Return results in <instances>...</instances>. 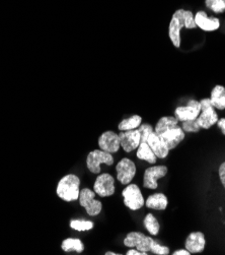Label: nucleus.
Returning a JSON list of instances; mask_svg holds the SVG:
<instances>
[{
    "mask_svg": "<svg viewBox=\"0 0 225 255\" xmlns=\"http://www.w3.org/2000/svg\"><path fill=\"white\" fill-rule=\"evenodd\" d=\"M183 28L195 29L196 23L194 13L191 10L180 8L172 14L168 27V37L176 48L181 47V31Z\"/></svg>",
    "mask_w": 225,
    "mask_h": 255,
    "instance_id": "obj_1",
    "label": "nucleus"
},
{
    "mask_svg": "<svg viewBox=\"0 0 225 255\" xmlns=\"http://www.w3.org/2000/svg\"><path fill=\"white\" fill-rule=\"evenodd\" d=\"M80 179L74 174L64 176L59 181L56 192L57 195L64 201L77 200L80 192Z\"/></svg>",
    "mask_w": 225,
    "mask_h": 255,
    "instance_id": "obj_2",
    "label": "nucleus"
},
{
    "mask_svg": "<svg viewBox=\"0 0 225 255\" xmlns=\"http://www.w3.org/2000/svg\"><path fill=\"white\" fill-rule=\"evenodd\" d=\"M200 104H201V112L197 118V122L201 129H209L218 121L217 112L211 103L210 98L202 99L200 101Z\"/></svg>",
    "mask_w": 225,
    "mask_h": 255,
    "instance_id": "obj_3",
    "label": "nucleus"
},
{
    "mask_svg": "<svg viewBox=\"0 0 225 255\" xmlns=\"http://www.w3.org/2000/svg\"><path fill=\"white\" fill-rule=\"evenodd\" d=\"M102 164L112 166L114 164V158L112 154L103 149H94L90 151L86 158V166L88 170L93 174H98L101 172Z\"/></svg>",
    "mask_w": 225,
    "mask_h": 255,
    "instance_id": "obj_4",
    "label": "nucleus"
},
{
    "mask_svg": "<svg viewBox=\"0 0 225 255\" xmlns=\"http://www.w3.org/2000/svg\"><path fill=\"white\" fill-rule=\"evenodd\" d=\"M95 192L88 189V188H83L79 192V205L85 209L86 213L90 217H95L99 213L102 212L103 205L99 200L94 199Z\"/></svg>",
    "mask_w": 225,
    "mask_h": 255,
    "instance_id": "obj_5",
    "label": "nucleus"
},
{
    "mask_svg": "<svg viewBox=\"0 0 225 255\" xmlns=\"http://www.w3.org/2000/svg\"><path fill=\"white\" fill-rule=\"evenodd\" d=\"M122 195L124 197L125 206L131 211L140 210L145 205L141 190L136 184H129L123 190Z\"/></svg>",
    "mask_w": 225,
    "mask_h": 255,
    "instance_id": "obj_6",
    "label": "nucleus"
},
{
    "mask_svg": "<svg viewBox=\"0 0 225 255\" xmlns=\"http://www.w3.org/2000/svg\"><path fill=\"white\" fill-rule=\"evenodd\" d=\"M153 238L145 236L140 232H131L124 239V245L129 248H136L142 252H149L151 249Z\"/></svg>",
    "mask_w": 225,
    "mask_h": 255,
    "instance_id": "obj_7",
    "label": "nucleus"
},
{
    "mask_svg": "<svg viewBox=\"0 0 225 255\" xmlns=\"http://www.w3.org/2000/svg\"><path fill=\"white\" fill-rule=\"evenodd\" d=\"M117 179L124 185H128L136 174V166L130 159H122L116 167Z\"/></svg>",
    "mask_w": 225,
    "mask_h": 255,
    "instance_id": "obj_8",
    "label": "nucleus"
},
{
    "mask_svg": "<svg viewBox=\"0 0 225 255\" xmlns=\"http://www.w3.org/2000/svg\"><path fill=\"white\" fill-rule=\"evenodd\" d=\"M93 191L102 197H108L115 193V179L112 175L105 173L99 175L93 184Z\"/></svg>",
    "mask_w": 225,
    "mask_h": 255,
    "instance_id": "obj_9",
    "label": "nucleus"
},
{
    "mask_svg": "<svg viewBox=\"0 0 225 255\" xmlns=\"http://www.w3.org/2000/svg\"><path fill=\"white\" fill-rule=\"evenodd\" d=\"M200 112H201V104H200V102L196 100H190L186 106H180L174 110V117L181 122L195 120L198 118Z\"/></svg>",
    "mask_w": 225,
    "mask_h": 255,
    "instance_id": "obj_10",
    "label": "nucleus"
},
{
    "mask_svg": "<svg viewBox=\"0 0 225 255\" xmlns=\"http://www.w3.org/2000/svg\"><path fill=\"white\" fill-rule=\"evenodd\" d=\"M168 170L165 166H152L145 170L143 185L148 189H156L158 187L157 180L163 178Z\"/></svg>",
    "mask_w": 225,
    "mask_h": 255,
    "instance_id": "obj_11",
    "label": "nucleus"
},
{
    "mask_svg": "<svg viewBox=\"0 0 225 255\" xmlns=\"http://www.w3.org/2000/svg\"><path fill=\"white\" fill-rule=\"evenodd\" d=\"M196 27L205 32H214L220 28V20L218 17L208 16L203 10L198 11L194 15Z\"/></svg>",
    "mask_w": 225,
    "mask_h": 255,
    "instance_id": "obj_12",
    "label": "nucleus"
},
{
    "mask_svg": "<svg viewBox=\"0 0 225 255\" xmlns=\"http://www.w3.org/2000/svg\"><path fill=\"white\" fill-rule=\"evenodd\" d=\"M121 146L126 152H131L136 149L141 142V135L137 129L121 131L119 134Z\"/></svg>",
    "mask_w": 225,
    "mask_h": 255,
    "instance_id": "obj_13",
    "label": "nucleus"
},
{
    "mask_svg": "<svg viewBox=\"0 0 225 255\" xmlns=\"http://www.w3.org/2000/svg\"><path fill=\"white\" fill-rule=\"evenodd\" d=\"M98 146L110 154H115L121 146L119 134L111 130L104 132L98 138Z\"/></svg>",
    "mask_w": 225,
    "mask_h": 255,
    "instance_id": "obj_14",
    "label": "nucleus"
},
{
    "mask_svg": "<svg viewBox=\"0 0 225 255\" xmlns=\"http://www.w3.org/2000/svg\"><path fill=\"white\" fill-rule=\"evenodd\" d=\"M159 136L164 141L167 148L170 150V149H173L174 147H177L184 140L185 131L183 130V128H181V127L177 126L164 131Z\"/></svg>",
    "mask_w": 225,
    "mask_h": 255,
    "instance_id": "obj_15",
    "label": "nucleus"
},
{
    "mask_svg": "<svg viewBox=\"0 0 225 255\" xmlns=\"http://www.w3.org/2000/svg\"><path fill=\"white\" fill-rule=\"evenodd\" d=\"M206 245L205 236L202 232H193L191 233L185 242L186 249L192 253H201L204 251Z\"/></svg>",
    "mask_w": 225,
    "mask_h": 255,
    "instance_id": "obj_16",
    "label": "nucleus"
},
{
    "mask_svg": "<svg viewBox=\"0 0 225 255\" xmlns=\"http://www.w3.org/2000/svg\"><path fill=\"white\" fill-rule=\"evenodd\" d=\"M146 142L149 144L150 147H151V149L153 150L156 158L164 159V158L167 157L169 149L167 148V146L165 145V143L161 139V137L158 134H156L154 131L148 136Z\"/></svg>",
    "mask_w": 225,
    "mask_h": 255,
    "instance_id": "obj_17",
    "label": "nucleus"
},
{
    "mask_svg": "<svg viewBox=\"0 0 225 255\" xmlns=\"http://www.w3.org/2000/svg\"><path fill=\"white\" fill-rule=\"evenodd\" d=\"M167 205H168L167 197L163 193H155V194L150 195L145 202V206L148 209L156 210V211H164L167 208Z\"/></svg>",
    "mask_w": 225,
    "mask_h": 255,
    "instance_id": "obj_18",
    "label": "nucleus"
},
{
    "mask_svg": "<svg viewBox=\"0 0 225 255\" xmlns=\"http://www.w3.org/2000/svg\"><path fill=\"white\" fill-rule=\"evenodd\" d=\"M179 126V120L173 117V116H164L161 117L158 122L155 125V128H154V132L158 135H160L161 133H163L164 131L173 128V127H177Z\"/></svg>",
    "mask_w": 225,
    "mask_h": 255,
    "instance_id": "obj_19",
    "label": "nucleus"
},
{
    "mask_svg": "<svg viewBox=\"0 0 225 255\" xmlns=\"http://www.w3.org/2000/svg\"><path fill=\"white\" fill-rule=\"evenodd\" d=\"M137 158L142 161H146L149 164H155L156 163V156L149 146L147 142H140L139 146L137 147Z\"/></svg>",
    "mask_w": 225,
    "mask_h": 255,
    "instance_id": "obj_20",
    "label": "nucleus"
},
{
    "mask_svg": "<svg viewBox=\"0 0 225 255\" xmlns=\"http://www.w3.org/2000/svg\"><path fill=\"white\" fill-rule=\"evenodd\" d=\"M141 123H142V118L139 115H133L127 119L122 120L118 125V128L120 131L133 130V129H137L141 125Z\"/></svg>",
    "mask_w": 225,
    "mask_h": 255,
    "instance_id": "obj_21",
    "label": "nucleus"
},
{
    "mask_svg": "<svg viewBox=\"0 0 225 255\" xmlns=\"http://www.w3.org/2000/svg\"><path fill=\"white\" fill-rule=\"evenodd\" d=\"M61 248L63 251L65 252H71V251H75L77 253H80L84 250V245L81 242L80 239H75V238H68L65 239L62 242Z\"/></svg>",
    "mask_w": 225,
    "mask_h": 255,
    "instance_id": "obj_22",
    "label": "nucleus"
},
{
    "mask_svg": "<svg viewBox=\"0 0 225 255\" xmlns=\"http://www.w3.org/2000/svg\"><path fill=\"white\" fill-rule=\"evenodd\" d=\"M144 227L146 228V230L149 232L150 235L156 236L159 233L160 230V226L157 221V219L152 215V214H148L145 219H144Z\"/></svg>",
    "mask_w": 225,
    "mask_h": 255,
    "instance_id": "obj_23",
    "label": "nucleus"
},
{
    "mask_svg": "<svg viewBox=\"0 0 225 255\" xmlns=\"http://www.w3.org/2000/svg\"><path fill=\"white\" fill-rule=\"evenodd\" d=\"M93 223L90 221H85V220H72L70 222V227L74 230L76 231H89L93 228Z\"/></svg>",
    "mask_w": 225,
    "mask_h": 255,
    "instance_id": "obj_24",
    "label": "nucleus"
},
{
    "mask_svg": "<svg viewBox=\"0 0 225 255\" xmlns=\"http://www.w3.org/2000/svg\"><path fill=\"white\" fill-rule=\"evenodd\" d=\"M205 5L215 13H223L225 11V0H205Z\"/></svg>",
    "mask_w": 225,
    "mask_h": 255,
    "instance_id": "obj_25",
    "label": "nucleus"
},
{
    "mask_svg": "<svg viewBox=\"0 0 225 255\" xmlns=\"http://www.w3.org/2000/svg\"><path fill=\"white\" fill-rule=\"evenodd\" d=\"M140 135H141V142H146L148 136L151 134L154 130H153V127L150 125V124H141L138 128Z\"/></svg>",
    "mask_w": 225,
    "mask_h": 255,
    "instance_id": "obj_26",
    "label": "nucleus"
},
{
    "mask_svg": "<svg viewBox=\"0 0 225 255\" xmlns=\"http://www.w3.org/2000/svg\"><path fill=\"white\" fill-rule=\"evenodd\" d=\"M182 128L186 132H198V131H200V129H201V127L199 126L197 119H195V120L184 121Z\"/></svg>",
    "mask_w": 225,
    "mask_h": 255,
    "instance_id": "obj_27",
    "label": "nucleus"
},
{
    "mask_svg": "<svg viewBox=\"0 0 225 255\" xmlns=\"http://www.w3.org/2000/svg\"><path fill=\"white\" fill-rule=\"evenodd\" d=\"M150 251L153 252L154 254H157V255H167V254H169V248L164 246V245H161V244L157 243L155 240H153V242L151 244V249H150Z\"/></svg>",
    "mask_w": 225,
    "mask_h": 255,
    "instance_id": "obj_28",
    "label": "nucleus"
},
{
    "mask_svg": "<svg viewBox=\"0 0 225 255\" xmlns=\"http://www.w3.org/2000/svg\"><path fill=\"white\" fill-rule=\"evenodd\" d=\"M211 103L215 109L218 110H225V96L217 97V98H210Z\"/></svg>",
    "mask_w": 225,
    "mask_h": 255,
    "instance_id": "obj_29",
    "label": "nucleus"
},
{
    "mask_svg": "<svg viewBox=\"0 0 225 255\" xmlns=\"http://www.w3.org/2000/svg\"><path fill=\"white\" fill-rule=\"evenodd\" d=\"M221 96H225V87L217 85L211 91L210 98H217V97H221Z\"/></svg>",
    "mask_w": 225,
    "mask_h": 255,
    "instance_id": "obj_30",
    "label": "nucleus"
},
{
    "mask_svg": "<svg viewBox=\"0 0 225 255\" xmlns=\"http://www.w3.org/2000/svg\"><path fill=\"white\" fill-rule=\"evenodd\" d=\"M218 175H219V178H220V181H221V184L223 185L224 189H225V162H223L219 169H218Z\"/></svg>",
    "mask_w": 225,
    "mask_h": 255,
    "instance_id": "obj_31",
    "label": "nucleus"
},
{
    "mask_svg": "<svg viewBox=\"0 0 225 255\" xmlns=\"http://www.w3.org/2000/svg\"><path fill=\"white\" fill-rule=\"evenodd\" d=\"M216 124H217V126H218V128L221 130L222 134L225 135V118L218 119V121H217Z\"/></svg>",
    "mask_w": 225,
    "mask_h": 255,
    "instance_id": "obj_32",
    "label": "nucleus"
},
{
    "mask_svg": "<svg viewBox=\"0 0 225 255\" xmlns=\"http://www.w3.org/2000/svg\"><path fill=\"white\" fill-rule=\"evenodd\" d=\"M127 255H146L147 253L145 252H142L138 249H131V250H128V252L126 253Z\"/></svg>",
    "mask_w": 225,
    "mask_h": 255,
    "instance_id": "obj_33",
    "label": "nucleus"
},
{
    "mask_svg": "<svg viewBox=\"0 0 225 255\" xmlns=\"http://www.w3.org/2000/svg\"><path fill=\"white\" fill-rule=\"evenodd\" d=\"M172 254H173V255H191V253H190L187 249H180V250H177V251H174Z\"/></svg>",
    "mask_w": 225,
    "mask_h": 255,
    "instance_id": "obj_34",
    "label": "nucleus"
},
{
    "mask_svg": "<svg viewBox=\"0 0 225 255\" xmlns=\"http://www.w3.org/2000/svg\"><path fill=\"white\" fill-rule=\"evenodd\" d=\"M106 255H118V253H115V252H107L105 253Z\"/></svg>",
    "mask_w": 225,
    "mask_h": 255,
    "instance_id": "obj_35",
    "label": "nucleus"
}]
</instances>
